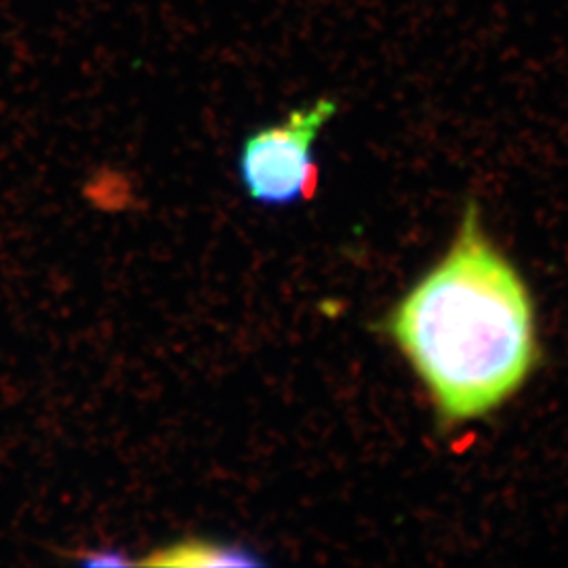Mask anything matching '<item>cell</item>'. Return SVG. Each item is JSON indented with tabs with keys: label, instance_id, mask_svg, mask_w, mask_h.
Listing matches in <instances>:
<instances>
[{
	"label": "cell",
	"instance_id": "1",
	"mask_svg": "<svg viewBox=\"0 0 568 568\" xmlns=\"http://www.w3.org/2000/svg\"><path fill=\"white\" fill-rule=\"evenodd\" d=\"M384 331L445 429L501 410L541 363L535 297L488 236L478 201L466 204L445 255L389 310Z\"/></svg>",
	"mask_w": 568,
	"mask_h": 568
},
{
	"label": "cell",
	"instance_id": "2",
	"mask_svg": "<svg viewBox=\"0 0 568 568\" xmlns=\"http://www.w3.org/2000/svg\"><path fill=\"white\" fill-rule=\"evenodd\" d=\"M335 112L337 102L321 98L244 140L241 178L255 203L288 206L316 194L321 173L314 161V142Z\"/></svg>",
	"mask_w": 568,
	"mask_h": 568
},
{
	"label": "cell",
	"instance_id": "3",
	"mask_svg": "<svg viewBox=\"0 0 568 568\" xmlns=\"http://www.w3.org/2000/svg\"><path fill=\"white\" fill-rule=\"evenodd\" d=\"M264 562V558L251 548L196 537L152 549L140 560L143 567L175 568L257 567Z\"/></svg>",
	"mask_w": 568,
	"mask_h": 568
},
{
	"label": "cell",
	"instance_id": "4",
	"mask_svg": "<svg viewBox=\"0 0 568 568\" xmlns=\"http://www.w3.org/2000/svg\"><path fill=\"white\" fill-rule=\"evenodd\" d=\"M82 562H84V565H129V562L124 560V556H122L121 551H110V549H108V554H102V551L87 554V556L82 558Z\"/></svg>",
	"mask_w": 568,
	"mask_h": 568
}]
</instances>
